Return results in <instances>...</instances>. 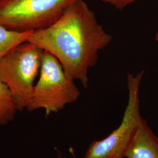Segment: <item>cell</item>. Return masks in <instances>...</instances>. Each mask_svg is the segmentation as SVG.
Returning a JSON list of instances; mask_svg holds the SVG:
<instances>
[{
    "label": "cell",
    "mask_w": 158,
    "mask_h": 158,
    "mask_svg": "<svg viewBox=\"0 0 158 158\" xmlns=\"http://www.w3.org/2000/svg\"><path fill=\"white\" fill-rule=\"evenodd\" d=\"M17 111L11 91L0 79V125H6L12 122Z\"/></svg>",
    "instance_id": "8"
},
{
    "label": "cell",
    "mask_w": 158,
    "mask_h": 158,
    "mask_svg": "<svg viewBox=\"0 0 158 158\" xmlns=\"http://www.w3.org/2000/svg\"><path fill=\"white\" fill-rule=\"evenodd\" d=\"M39 75L26 108L28 111L43 109L48 117L76 102L81 95L74 80L66 73L58 59L46 51H44Z\"/></svg>",
    "instance_id": "2"
},
{
    "label": "cell",
    "mask_w": 158,
    "mask_h": 158,
    "mask_svg": "<svg viewBox=\"0 0 158 158\" xmlns=\"http://www.w3.org/2000/svg\"><path fill=\"white\" fill-rule=\"evenodd\" d=\"M102 2H106L113 6L115 8L123 10L127 6L134 3L138 0H102Z\"/></svg>",
    "instance_id": "9"
},
{
    "label": "cell",
    "mask_w": 158,
    "mask_h": 158,
    "mask_svg": "<svg viewBox=\"0 0 158 158\" xmlns=\"http://www.w3.org/2000/svg\"><path fill=\"white\" fill-rule=\"evenodd\" d=\"M125 158H158V136L145 119L137 131Z\"/></svg>",
    "instance_id": "6"
},
{
    "label": "cell",
    "mask_w": 158,
    "mask_h": 158,
    "mask_svg": "<svg viewBox=\"0 0 158 158\" xmlns=\"http://www.w3.org/2000/svg\"><path fill=\"white\" fill-rule=\"evenodd\" d=\"M78 0H0V24L18 32L46 28Z\"/></svg>",
    "instance_id": "5"
},
{
    "label": "cell",
    "mask_w": 158,
    "mask_h": 158,
    "mask_svg": "<svg viewBox=\"0 0 158 158\" xmlns=\"http://www.w3.org/2000/svg\"><path fill=\"white\" fill-rule=\"evenodd\" d=\"M32 32L12 31L0 24V59L18 46L27 42Z\"/></svg>",
    "instance_id": "7"
},
{
    "label": "cell",
    "mask_w": 158,
    "mask_h": 158,
    "mask_svg": "<svg viewBox=\"0 0 158 158\" xmlns=\"http://www.w3.org/2000/svg\"><path fill=\"white\" fill-rule=\"evenodd\" d=\"M111 41L112 36L84 0L70 6L51 26L34 31L27 40L57 58L66 73L85 88L88 87L89 69Z\"/></svg>",
    "instance_id": "1"
},
{
    "label": "cell",
    "mask_w": 158,
    "mask_h": 158,
    "mask_svg": "<svg viewBox=\"0 0 158 158\" xmlns=\"http://www.w3.org/2000/svg\"><path fill=\"white\" fill-rule=\"evenodd\" d=\"M155 40H156V42L158 43V32L155 34Z\"/></svg>",
    "instance_id": "10"
},
{
    "label": "cell",
    "mask_w": 158,
    "mask_h": 158,
    "mask_svg": "<svg viewBox=\"0 0 158 158\" xmlns=\"http://www.w3.org/2000/svg\"><path fill=\"white\" fill-rule=\"evenodd\" d=\"M144 70L128 73V100L118 127L102 140L91 143L82 158H125L136 133L145 119L140 113L139 89Z\"/></svg>",
    "instance_id": "4"
},
{
    "label": "cell",
    "mask_w": 158,
    "mask_h": 158,
    "mask_svg": "<svg viewBox=\"0 0 158 158\" xmlns=\"http://www.w3.org/2000/svg\"><path fill=\"white\" fill-rule=\"evenodd\" d=\"M44 50L25 42L0 59V79L11 93L18 111L26 109L40 74Z\"/></svg>",
    "instance_id": "3"
},
{
    "label": "cell",
    "mask_w": 158,
    "mask_h": 158,
    "mask_svg": "<svg viewBox=\"0 0 158 158\" xmlns=\"http://www.w3.org/2000/svg\"><path fill=\"white\" fill-rule=\"evenodd\" d=\"M62 158V157H60V156H59V158Z\"/></svg>",
    "instance_id": "11"
}]
</instances>
